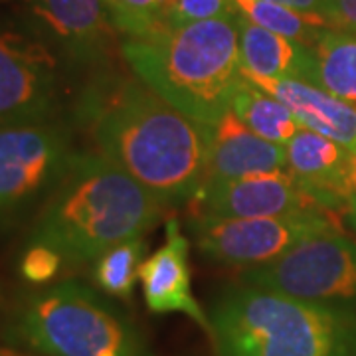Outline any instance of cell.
Here are the masks:
<instances>
[{"instance_id":"7c38bea8","label":"cell","mask_w":356,"mask_h":356,"mask_svg":"<svg viewBox=\"0 0 356 356\" xmlns=\"http://www.w3.org/2000/svg\"><path fill=\"white\" fill-rule=\"evenodd\" d=\"M191 242L182 234L177 218H168L165 224V243L143 259L139 267V281L143 297L149 311L154 315L182 313L208 337L212 334L210 315L192 293L191 275Z\"/></svg>"},{"instance_id":"603a6c76","label":"cell","mask_w":356,"mask_h":356,"mask_svg":"<svg viewBox=\"0 0 356 356\" xmlns=\"http://www.w3.org/2000/svg\"><path fill=\"white\" fill-rule=\"evenodd\" d=\"M64 257L42 243H30L20 259V275L28 283L44 285L51 281L62 269Z\"/></svg>"},{"instance_id":"8992f818","label":"cell","mask_w":356,"mask_h":356,"mask_svg":"<svg viewBox=\"0 0 356 356\" xmlns=\"http://www.w3.org/2000/svg\"><path fill=\"white\" fill-rule=\"evenodd\" d=\"M242 283L356 311V242L339 228L323 232L267 266L245 269Z\"/></svg>"},{"instance_id":"9a60e30c","label":"cell","mask_w":356,"mask_h":356,"mask_svg":"<svg viewBox=\"0 0 356 356\" xmlns=\"http://www.w3.org/2000/svg\"><path fill=\"white\" fill-rule=\"evenodd\" d=\"M348 153L343 145L301 127L285 145V168L323 208H346Z\"/></svg>"},{"instance_id":"4316f807","label":"cell","mask_w":356,"mask_h":356,"mask_svg":"<svg viewBox=\"0 0 356 356\" xmlns=\"http://www.w3.org/2000/svg\"><path fill=\"white\" fill-rule=\"evenodd\" d=\"M346 220H348L350 228L356 232V198H353L350 202L346 204Z\"/></svg>"},{"instance_id":"5b68a950","label":"cell","mask_w":356,"mask_h":356,"mask_svg":"<svg viewBox=\"0 0 356 356\" xmlns=\"http://www.w3.org/2000/svg\"><path fill=\"white\" fill-rule=\"evenodd\" d=\"M10 337L42 356H149L139 327L79 281L30 295L14 315Z\"/></svg>"},{"instance_id":"f1b7e54d","label":"cell","mask_w":356,"mask_h":356,"mask_svg":"<svg viewBox=\"0 0 356 356\" xmlns=\"http://www.w3.org/2000/svg\"><path fill=\"white\" fill-rule=\"evenodd\" d=\"M0 301H2V291H0Z\"/></svg>"},{"instance_id":"7402d4cb","label":"cell","mask_w":356,"mask_h":356,"mask_svg":"<svg viewBox=\"0 0 356 356\" xmlns=\"http://www.w3.org/2000/svg\"><path fill=\"white\" fill-rule=\"evenodd\" d=\"M238 14L234 0H166L163 26H184Z\"/></svg>"},{"instance_id":"ba28073f","label":"cell","mask_w":356,"mask_h":356,"mask_svg":"<svg viewBox=\"0 0 356 356\" xmlns=\"http://www.w3.org/2000/svg\"><path fill=\"white\" fill-rule=\"evenodd\" d=\"M77 154L67 129L54 121L0 125V220L46 200Z\"/></svg>"},{"instance_id":"9c48e42d","label":"cell","mask_w":356,"mask_h":356,"mask_svg":"<svg viewBox=\"0 0 356 356\" xmlns=\"http://www.w3.org/2000/svg\"><path fill=\"white\" fill-rule=\"evenodd\" d=\"M60 99V65L46 42L0 28V125L50 121Z\"/></svg>"},{"instance_id":"2e32d148","label":"cell","mask_w":356,"mask_h":356,"mask_svg":"<svg viewBox=\"0 0 356 356\" xmlns=\"http://www.w3.org/2000/svg\"><path fill=\"white\" fill-rule=\"evenodd\" d=\"M238 42L242 74L307 79L311 50L305 44L254 24L242 14H238Z\"/></svg>"},{"instance_id":"484cf974","label":"cell","mask_w":356,"mask_h":356,"mask_svg":"<svg viewBox=\"0 0 356 356\" xmlns=\"http://www.w3.org/2000/svg\"><path fill=\"white\" fill-rule=\"evenodd\" d=\"M346 194L348 202L356 198V151L348 153V163H346Z\"/></svg>"},{"instance_id":"52a82bcc","label":"cell","mask_w":356,"mask_h":356,"mask_svg":"<svg viewBox=\"0 0 356 356\" xmlns=\"http://www.w3.org/2000/svg\"><path fill=\"white\" fill-rule=\"evenodd\" d=\"M332 210L261 218L218 216L196 210L191 232L202 255L220 266L254 269L275 261L307 238L339 228Z\"/></svg>"},{"instance_id":"ffe728a7","label":"cell","mask_w":356,"mask_h":356,"mask_svg":"<svg viewBox=\"0 0 356 356\" xmlns=\"http://www.w3.org/2000/svg\"><path fill=\"white\" fill-rule=\"evenodd\" d=\"M143 254H145L143 236L131 238L109 248L93 261L91 275H93L95 285L109 297L125 299V301L131 299L135 285L139 281Z\"/></svg>"},{"instance_id":"83f0119b","label":"cell","mask_w":356,"mask_h":356,"mask_svg":"<svg viewBox=\"0 0 356 356\" xmlns=\"http://www.w3.org/2000/svg\"><path fill=\"white\" fill-rule=\"evenodd\" d=\"M0 356H22V355L14 353V350H10V348H2V346H0Z\"/></svg>"},{"instance_id":"4fadbf2b","label":"cell","mask_w":356,"mask_h":356,"mask_svg":"<svg viewBox=\"0 0 356 356\" xmlns=\"http://www.w3.org/2000/svg\"><path fill=\"white\" fill-rule=\"evenodd\" d=\"M254 86L280 99L303 129L356 151V105L299 77H261L242 74Z\"/></svg>"},{"instance_id":"6da1fadb","label":"cell","mask_w":356,"mask_h":356,"mask_svg":"<svg viewBox=\"0 0 356 356\" xmlns=\"http://www.w3.org/2000/svg\"><path fill=\"white\" fill-rule=\"evenodd\" d=\"M99 153L166 206L194 200L208 159V131L139 77L95 79L79 102Z\"/></svg>"},{"instance_id":"7a4b0ae2","label":"cell","mask_w":356,"mask_h":356,"mask_svg":"<svg viewBox=\"0 0 356 356\" xmlns=\"http://www.w3.org/2000/svg\"><path fill=\"white\" fill-rule=\"evenodd\" d=\"M163 204L102 153H79L44 200L30 243L56 250L72 264L95 261L117 243L159 224Z\"/></svg>"},{"instance_id":"277c9868","label":"cell","mask_w":356,"mask_h":356,"mask_svg":"<svg viewBox=\"0 0 356 356\" xmlns=\"http://www.w3.org/2000/svg\"><path fill=\"white\" fill-rule=\"evenodd\" d=\"M216 356H356V311L240 283L212 311Z\"/></svg>"},{"instance_id":"3957f363","label":"cell","mask_w":356,"mask_h":356,"mask_svg":"<svg viewBox=\"0 0 356 356\" xmlns=\"http://www.w3.org/2000/svg\"><path fill=\"white\" fill-rule=\"evenodd\" d=\"M119 50L133 76L208 129L229 111L243 77L238 16L163 26L147 36L123 38Z\"/></svg>"},{"instance_id":"5bb4252c","label":"cell","mask_w":356,"mask_h":356,"mask_svg":"<svg viewBox=\"0 0 356 356\" xmlns=\"http://www.w3.org/2000/svg\"><path fill=\"white\" fill-rule=\"evenodd\" d=\"M285 163V147L255 135L232 111H226L208 131V159L202 184L281 170Z\"/></svg>"},{"instance_id":"8fae6325","label":"cell","mask_w":356,"mask_h":356,"mask_svg":"<svg viewBox=\"0 0 356 356\" xmlns=\"http://www.w3.org/2000/svg\"><path fill=\"white\" fill-rule=\"evenodd\" d=\"M194 200L198 210L234 218H261L327 210L295 180L287 168L250 177L206 182Z\"/></svg>"},{"instance_id":"d4e9b609","label":"cell","mask_w":356,"mask_h":356,"mask_svg":"<svg viewBox=\"0 0 356 356\" xmlns=\"http://www.w3.org/2000/svg\"><path fill=\"white\" fill-rule=\"evenodd\" d=\"M271 2L283 4L287 8L297 10V13L311 14V16H323V18H325V10H327V0H271Z\"/></svg>"},{"instance_id":"30bf717a","label":"cell","mask_w":356,"mask_h":356,"mask_svg":"<svg viewBox=\"0 0 356 356\" xmlns=\"http://www.w3.org/2000/svg\"><path fill=\"white\" fill-rule=\"evenodd\" d=\"M38 38L79 65L103 64L117 40L105 0H22Z\"/></svg>"},{"instance_id":"44dd1931","label":"cell","mask_w":356,"mask_h":356,"mask_svg":"<svg viewBox=\"0 0 356 356\" xmlns=\"http://www.w3.org/2000/svg\"><path fill=\"white\" fill-rule=\"evenodd\" d=\"M105 4L123 38L147 36L163 28L166 0H105Z\"/></svg>"},{"instance_id":"d6986e66","label":"cell","mask_w":356,"mask_h":356,"mask_svg":"<svg viewBox=\"0 0 356 356\" xmlns=\"http://www.w3.org/2000/svg\"><path fill=\"white\" fill-rule=\"evenodd\" d=\"M234 2L238 13L245 16L250 22L305 46H313L327 28H332L329 20L323 16L297 13L271 0H234Z\"/></svg>"},{"instance_id":"e0dca14e","label":"cell","mask_w":356,"mask_h":356,"mask_svg":"<svg viewBox=\"0 0 356 356\" xmlns=\"http://www.w3.org/2000/svg\"><path fill=\"white\" fill-rule=\"evenodd\" d=\"M309 50L305 81L356 105V30L327 28Z\"/></svg>"},{"instance_id":"cb8c5ba5","label":"cell","mask_w":356,"mask_h":356,"mask_svg":"<svg viewBox=\"0 0 356 356\" xmlns=\"http://www.w3.org/2000/svg\"><path fill=\"white\" fill-rule=\"evenodd\" d=\"M325 18L332 28L356 30V0H327Z\"/></svg>"},{"instance_id":"ac0fdd59","label":"cell","mask_w":356,"mask_h":356,"mask_svg":"<svg viewBox=\"0 0 356 356\" xmlns=\"http://www.w3.org/2000/svg\"><path fill=\"white\" fill-rule=\"evenodd\" d=\"M229 111L255 135L285 147L301 129L295 115L273 95L242 77L232 95Z\"/></svg>"}]
</instances>
